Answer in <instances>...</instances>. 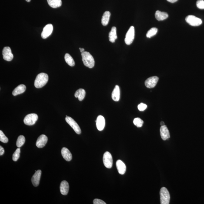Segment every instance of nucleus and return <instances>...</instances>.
Returning a JSON list of instances; mask_svg holds the SVG:
<instances>
[{
	"label": "nucleus",
	"instance_id": "f257e3e1",
	"mask_svg": "<svg viewBox=\"0 0 204 204\" xmlns=\"http://www.w3.org/2000/svg\"><path fill=\"white\" fill-rule=\"evenodd\" d=\"M48 76L47 74L44 73L38 74L35 81V86L36 88H41L45 85L48 82Z\"/></svg>",
	"mask_w": 204,
	"mask_h": 204
},
{
	"label": "nucleus",
	"instance_id": "f03ea898",
	"mask_svg": "<svg viewBox=\"0 0 204 204\" xmlns=\"http://www.w3.org/2000/svg\"><path fill=\"white\" fill-rule=\"evenodd\" d=\"M81 56L84 65L89 68H93L95 65V61L92 56L87 52L82 53Z\"/></svg>",
	"mask_w": 204,
	"mask_h": 204
},
{
	"label": "nucleus",
	"instance_id": "7ed1b4c3",
	"mask_svg": "<svg viewBox=\"0 0 204 204\" xmlns=\"http://www.w3.org/2000/svg\"><path fill=\"white\" fill-rule=\"evenodd\" d=\"M160 202L161 204H169L170 200L169 191L165 187L161 188L160 191Z\"/></svg>",
	"mask_w": 204,
	"mask_h": 204
},
{
	"label": "nucleus",
	"instance_id": "20e7f679",
	"mask_svg": "<svg viewBox=\"0 0 204 204\" xmlns=\"http://www.w3.org/2000/svg\"><path fill=\"white\" fill-rule=\"evenodd\" d=\"M186 22L192 26H198L202 23V20L194 16L189 15L185 19Z\"/></svg>",
	"mask_w": 204,
	"mask_h": 204
},
{
	"label": "nucleus",
	"instance_id": "39448f33",
	"mask_svg": "<svg viewBox=\"0 0 204 204\" xmlns=\"http://www.w3.org/2000/svg\"><path fill=\"white\" fill-rule=\"evenodd\" d=\"M38 119V115L36 114H29L24 118V122L27 125H32L35 124Z\"/></svg>",
	"mask_w": 204,
	"mask_h": 204
},
{
	"label": "nucleus",
	"instance_id": "423d86ee",
	"mask_svg": "<svg viewBox=\"0 0 204 204\" xmlns=\"http://www.w3.org/2000/svg\"><path fill=\"white\" fill-rule=\"evenodd\" d=\"M135 37V28L133 26L129 28L125 35V43L128 45H130L133 42Z\"/></svg>",
	"mask_w": 204,
	"mask_h": 204
},
{
	"label": "nucleus",
	"instance_id": "0eeeda50",
	"mask_svg": "<svg viewBox=\"0 0 204 204\" xmlns=\"http://www.w3.org/2000/svg\"><path fill=\"white\" fill-rule=\"evenodd\" d=\"M65 121L68 125L72 128L75 132L78 134H80L81 133L80 128L77 122L72 118L67 116L65 118Z\"/></svg>",
	"mask_w": 204,
	"mask_h": 204
},
{
	"label": "nucleus",
	"instance_id": "6e6552de",
	"mask_svg": "<svg viewBox=\"0 0 204 204\" xmlns=\"http://www.w3.org/2000/svg\"><path fill=\"white\" fill-rule=\"evenodd\" d=\"M103 162L105 167L110 169L113 165V159L110 153L106 152L104 154L103 157Z\"/></svg>",
	"mask_w": 204,
	"mask_h": 204
},
{
	"label": "nucleus",
	"instance_id": "1a4fd4ad",
	"mask_svg": "<svg viewBox=\"0 0 204 204\" xmlns=\"http://www.w3.org/2000/svg\"><path fill=\"white\" fill-rule=\"evenodd\" d=\"M2 55L3 59L5 61H10L13 58V55L11 52V48L9 47H4L2 51Z\"/></svg>",
	"mask_w": 204,
	"mask_h": 204
},
{
	"label": "nucleus",
	"instance_id": "9d476101",
	"mask_svg": "<svg viewBox=\"0 0 204 204\" xmlns=\"http://www.w3.org/2000/svg\"><path fill=\"white\" fill-rule=\"evenodd\" d=\"M159 78L157 76L151 77L146 80L145 85L147 88H154L158 82Z\"/></svg>",
	"mask_w": 204,
	"mask_h": 204
},
{
	"label": "nucleus",
	"instance_id": "9b49d317",
	"mask_svg": "<svg viewBox=\"0 0 204 204\" xmlns=\"http://www.w3.org/2000/svg\"><path fill=\"white\" fill-rule=\"evenodd\" d=\"M53 31V26L52 24H48L43 28L41 33V37L43 39H46L52 33Z\"/></svg>",
	"mask_w": 204,
	"mask_h": 204
},
{
	"label": "nucleus",
	"instance_id": "f8f14e48",
	"mask_svg": "<svg viewBox=\"0 0 204 204\" xmlns=\"http://www.w3.org/2000/svg\"><path fill=\"white\" fill-rule=\"evenodd\" d=\"M48 138L45 135H42L39 136L36 142L37 147L41 148L44 147L47 142Z\"/></svg>",
	"mask_w": 204,
	"mask_h": 204
},
{
	"label": "nucleus",
	"instance_id": "ddd939ff",
	"mask_svg": "<svg viewBox=\"0 0 204 204\" xmlns=\"http://www.w3.org/2000/svg\"><path fill=\"white\" fill-rule=\"evenodd\" d=\"M41 172H42V171L41 170H39L36 171L33 176L32 178H31V182H32L34 186L37 187L39 185Z\"/></svg>",
	"mask_w": 204,
	"mask_h": 204
},
{
	"label": "nucleus",
	"instance_id": "4468645a",
	"mask_svg": "<svg viewBox=\"0 0 204 204\" xmlns=\"http://www.w3.org/2000/svg\"><path fill=\"white\" fill-rule=\"evenodd\" d=\"M160 132L161 137L163 140H166L170 137L169 131L166 125L161 127Z\"/></svg>",
	"mask_w": 204,
	"mask_h": 204
},
{
	"label": "nucleus",
	"instance_id": "2eb2a0df",
	"mask_svg": "<svg viewBox=\"0 0 204 204\" xmlns=\"http://www.w3.org/2000/svg\"><path fill=\"white\" fill-rule=\"evenodd\" d=\"M96 125L98 130L102 131L105 128V120L102 115L98 116L96 120Z\"/></svg>",
	"mask_w": 204,
	"mask_h": 204
},
{
	"label": "nucleus",
	"instance_id": "dca6fc26",
	"mask_svg": "<svg viewBox=\"0 0 204 204\" xmlns=\"http://www.w3.org/2000/svg\"><path fill=\"white\" fill-rule=\"evenodd\" d=\"M69 184L66 181H63L61 182L60 186V190L62 195H66L68 194L69 191Z\"/></svg>",
	"mask_w": 204,
	"mask_h": 204
},
{
	"label": "nucleus",
	"instance_id": "f3484780",
	"mask_svg": "<svg viewBox=\"0 0 204 204\" xmlns=\"http://www.w3.org/2000/svg\"><path fill=\"white\" fill-rule=\"evenodd\" d=\"M117 169L120 174L123 175L126 170V165L122 160H118L116 162Z\"/></svg>",
	"mask_w": 204,
	"mask_h": 204
},
{
	"label": "nucleus",
	"instance_id": "a211bd4d",
	"mask_svg": "<svg viewBox=\"0 0 204 204\" xmlns=\"http://www.w3.org/2000/svg\"><path fill=\"white\" fill-rule=\"evenodd\" d=\"M61 154L65 160L69 162L72 159V155L70 152L68 148H63L61 150Z\"/></svg>",
	"mask_w": 204,
	"mask_h": 204
},
{
	"label": "nucleus",
	"instance_id": "6ab92c4d",
	"mask_svg": "<svg viewBox=\"0 0 204 204\" xmlns=\"http://www.w3.org/2000/svg\"><path fill=\"white\" fill-rule=\"evenodd\" d=\"M26 87L25 85H18L14 90L12 94L13 96H16L23 93L26 91Z\"/></svg>",
	"mask_w": 204,
	"mask_h": 204
},
{
	"label": "nucleus",
	"instance_id": "aec40b11",
	"mask_svg": "<svg viewBox=\"0 0 204 204\" xmlns=\"http://www.w3.org/2000/svg\"><path fill=\"white\" fill-rule=\"evenodd\" d=\"M169 16L167 13L165 12L157 10L155 13V17L156 19L158 21H163L166 19Z\"/></svg>",
	"mask_w": 204,
	"mask_h": 204
},
{
	"label": "nucleus",
	"instance_id": "412c9836",
	"mask_svg": "<svg viewBox=\"0 0 204 204\" xmlns=\"http://www.w3.org/2000/svg\"><path fill=\"white\" fill-rule=\"evenodd\" d=\"M112 98L115 101H118L120 98V89L119 86L116 85L112 93Z\"/></svg>",
	"mask_w": 204,
	"mask_h": 204
},
{
	"label": "nucleus",
	"instance_id": "4be33fe9",
	"mask_svg": "<svg viewBox=\"0 0 204 204\" xmlns=\"http://www.w3.org/2000/svg\"><path fill=\"white\" fill-rule=\"evenodd\" d=\"M109 41L112 43L115 42V40L117 39L116 27H112L110 32L109 33Z\"/></svg>",
	"mask_w": 204,
	"mask_h": 204
},
{
	"label": "nucleus",
	"instance_id": "5701e85b",
	"mask_svg": "<svg viewBox=\"0 0 204 204\" xmlns=\"http://www.w3.org/2000/svg\"><path fill=\"white\" fill-rule=\"evenodd\" d=\"M111 15V13L109 11H106L104 13L101 19V23L103 26H106L108 25L109 23Z\"/></svg>",
	"mask_w": 204,
	"mask_h": 204
},
{
	"label": "nucleus",
	"instance_id": "b1692460",
	"mask_svg": "<svg viewBox=\"0 0 204 204\" xmlns=\"http://www.w3.org/2000/svg\"><path fill=\"white\" fill-rule=\"evenodd\" d=\"M85 91L82 88H80L75 92V96L76 98H78L79 101H82L85 98Z\"/></svg>",
	"mask_w": 204,
	"mask_h": 204
},
{
	"label": "nucleus",
	"instance_id": "393cba45",
	"mask_svg": "<svg viewBox=\"0 0 204 204\" xmlns=\"http://www.w3.org/2000/svg\"><path fill=\"white\" fill-rule=\"evenodd\" d=\"M48 5L51 7L57 8L60 7L62 5L61 0H47Z\"/></svg>",
	"mask_w": 204,
	"mask_h": 204
},
{
	"label": "nucleus",
	"instance_id": "a878e982",
	"mask_svg": "<svg viewBox=\"0 0 204 204\" xmlns=\"http://www.w3.org/2000/svg\"><path fill=\"white\" fill-rule=\"evenodd\" d=\"M65 62L70 66L73 67L75 66V62L74 61L73 58L69 55V54H65Z\"/></svg>",
	"mask_w": 204,
	"mask_h": 204
},
{
	"label": "nucleus",
	"instance_id": "bb28decb",
	"mask_svg": "<svg viewBox=\"0 0 204 204\" xmlns=\"http://www.w3.org/2000/svg\"><path fill=\"white\" fill-rule=\"evenodd\" d=\"M25 141V137L23 135H20L16 142V145L18 148H20L24 145Z\"/></svg>",
	"mask_w": 204,
	"mask_h": 204
},
{
	"label": "nucleus",
	"instance_id": "cd10ccee",
	"mask_svg": "<svg viewBox=\"0 0 204 204\" xmlns=\"http://www.w3.org/2000/svg\"><path fill=\"white\" fill-rule=\"evenodd\" d=\"M158 29L156 28H152L148 31L146 34V37L148 38H151V37L155 36L157 33Z\"/></svg>",
	"mask_w": 204,
	"mask_h": 204
},
{
	"label": "nucleus",
	"instance_id": "c85d7f7f",
	"mask_svg": "<svg viewBox=\"0 0 204 204\" xmlns=\"http://www.w3.org/2000/svg\"><path fill=\"white\" fill-rule=\"evenodd\" d=\"M133 122L134 125L138 128H140L142 126L144 122L141 118H135Z\"/></svg>",
	"mask_w": 204,
	"mask_h": 204
},
{
	"label": "nucleus",
	"instance_id": "c756f323",
	"mask_svg": "<svg viewBox=\"0 0 204 204\" xmlns=\"http://www.w3.org/2000/svg\"><path fill=\"white\" fill-rule=\"evenodd\" d=\"M20 148H19L14 153L13 155V160L15 162H16L18 160L19 158L20 157Z\"/></svg>",
	"mask_w": 204,
	"mask_h": 204
},
{
	"label": "nucleus",
	"instance_id": "7c9ffc66",
	"mask_svg": "<svg viewBox=\"0 0 204 204\" xmlns=\"http://www.w3.org/2000/svg\"><path fill=\"white\" fill-rule=\"evenodd\" d=\"M0 141L4 143H7L8 142V138L5 136L1 130L0 131Z\"/></svg>",
	"mask_w": 204,
	"mask_h": 204
},
{
	"label": "nucleus",
	"instance_id": "2f4dec72",
	"mask_svg": "<svg viewBox=\"0 0 204 204\" xmlns=\"http://www.w3.org/2000/svg\"><path fill=\"white\" fill-rule=\"evenodd\" d=\"M197 6L199 9H204V1L203 0H198L196 3Z\"/></svg>",
	"mask_w": 204,
	"mask_h": 204
},
{
	"label": "nucleus",
	"instance_id": "473e14b6",
	"mask_svg": "<svg viewBox=\"0 0 204 204\" xmlns=\"http://www.w3.org/2000/svg\"><path fill=\"white\" fill-rule=\"evenodd\" d=\"M147 108V105H145V104L143 103L140 104L138 106V109L140 111H145V110Z\"/></svg>",
	"mask_w": 204,
	"mask_h": 204
},
{
	"label": "nucleus",
	"instance_id": "72a5a7b5",
	"mask_svg": "<svg viewBox=\"0 0 204 204\" xmlns=\"http://www.w3.org/2000/svg\"><path fill=\"white\" fill-rule=\"evenodd\" d=\"M94 204H106L104 201L99 199H95L93 201Z\"/></svg>",
	"mask_w": 204,
	"mask_h": 204
},
{
	"label": "nucleus",
	"instance_id": "f704fd0d",
	"mask_svg": "<svg viewBox=\"0 0 204 204\" xmlns=\"http://www.w3.org/2000/svg\"><path fill=\"white\" fill-rule=\"evenodd\" d=\"M5 152V150L2 146H0V155H2Z\"/></svg>",
	"mask_w": 204,
	"mask_h": 204
},
{
	"label": "nucleus",
	"instance_id": "c9c22d12",
	"mask_svg": "<svg viewBox=\"0 0 204 204\" xmlns=\"http://www.w3.org/2000/svg\"><path fill=\"white\" fill-rule=\"evenodd\" d=\"M167 1L169 2L174 3L176 2L177 1H178V0H167Z\"/></svg>",
	"mask_w": 204,
	"mask_h": 204
},
{
	"label": "nucleus",
	"instance_id": "e433bc0d",
	"mask_svg": "<svg viewBox=\"0 0 204 204\" xmlns=\"http://www.w3.org/2000/svg\"><path fill=\"white\" fill-rule=\"evenodd\" d=\"M79 49L81 53H82V52H85V49H84V48H79Z\"/></svg>",
	"mask_w": 204,
	"mask_h": 204
},
{
	"label": "nucleus",
	"instance_id": "4c0bfd02",
	"mask_svg": "<svg viewBox=\"0 0 204 204\" xmlns=\"http://www.w3.org/2000/svg\"><path fill=\"white\" fill-rule=\"evenodd\" d=\"M160 125H161V126H162V125H165V123H164V122H161Z\"/></svg>",
	"mask_w": 204,
	"mask_h": 204
},
{
	"label": "nucleus",
	"instance_id": "58836bf2",
	"mask_svg": "<svg viewBox=\"0 0 204 204\" xmlns=\"http://www.w3.org/2000/svg\"><path fill=\"white\" fill-rule=\"evenodd\" d=\"M27 2H30L31 1V0H25Z\"/></svg>",
	"mask_w": 204,
	"mask_h": 204
}]
</instances>
